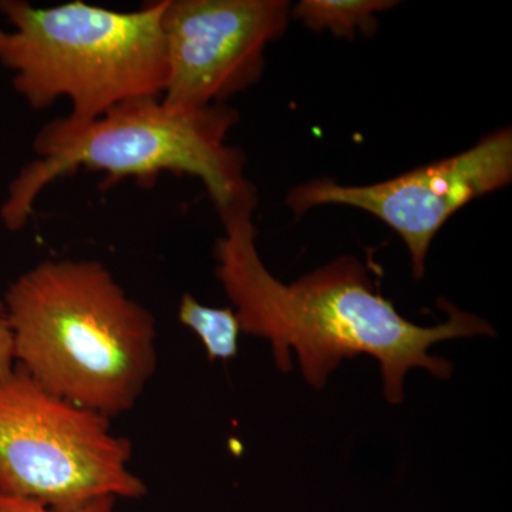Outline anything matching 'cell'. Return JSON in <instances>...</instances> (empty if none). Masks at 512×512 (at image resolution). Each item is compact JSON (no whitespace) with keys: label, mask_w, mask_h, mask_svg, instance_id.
<instances>
[{"label":"cell","mask_w":512,"mask_h":512,"mask_svg":"<svg viewBox=\"0 0 512 512\" xmlns=\"http://www.w3.org/2000/svg\"><path fill=\"white\" fill-rule=\"evenodd\" d=\"M512 181L511 128L493 131L453 157L370 185L318 178L292 188L286 204L296 215L320 205H346L375 215L409 249L414 279L423 278L431 241L457 211Z\"/></svg>","instance_id":"8992f818"},{"label":"cell","mask_w":512,"mask_h":512,"mask_svg":"<svg viewBox=\"0 0 512 512\" xmlns=\"http://www.w3.org/2000/svg\"><path fill=\"white\" fill-rule=\"evenodd\" d=\"M178 319L200 338L211 362H227L237 357L242 330L234 309L211 308L202 305L190 293H184L178 308Z\"/></svg>","instance_id":"9c48e42d"},{"label":"cell","mask_w":512,"mask_h":512,"mask_svg":"<svg viewBox=\"0 0 512 512\" xmlns=\"http://www.w3.org/2000/svg\"><path fill=\"white\" fill-rule=\"evenodd\" d=\"M109 419L47 392L20 367L0 377V491L60 511L140 500L133 447Z\"/></svg>","instance_id":"5b68a950"},{"label":"cell","mask_w":512,"mask_h":512,"mask_svg":"<svg viewBox=\"0 0 512 512\" xmlns=\"http://www.w3.org/2000/svg\"><path fill=\"white\" fill-rule=\"evenodd\" d=\"M258 198L218 212L224 235L215 244V276L234 305L242 333L269 340L282 372L293 369L296 350L306 382L323 389L342 360L370 355L379 360L383 394L390 404L404 400V377L423 367L439 379L453 375L446 359L429 355L434 343L497 333L487 320L440 299L447 320L424 328L404 318L377 291L369 271L352 255L285 285L262 262L252 214Z\"/></svg>","instance_id":"6da1fadb"},{"label":"cell","mask_w":512,"mask_h":512,"mask_svg":"<svg viewBox=\"0 0 512 512\" xmlns=\"http://www.w3.org/2000/svg\"><path fill=\"white\" fill-rule=\"evenodd\" d=\"M164 6L157 0L117 12L86 2L40 8L0 0V13L13 28L0 46V63L33 110L69 100L72 110L63 119L74 126L126 101L161 99L167 83Z\"/></svg>","instance_id":"277c9868"},{"label":"cell","mask_w":512,"mask_h":512,"mask_svg":"<svg viewBox=\"0 0 512 512\" xmlns=\"http://www.w3.org/2000/svg\"><path fill=\"white\" fill-rule=\"evenodd\" d=\"M6 30L0 29V46H2L3 40H5L6 37Z\"/></svg>","instance_id":"7c38bea8"},{"label":"cell","mask_w":512,"mask_h":512,"mask_svg":"<svg viewBox=\"0 0 512 512\" xmlns=\"http://www.w3.org/2000/svg\"><path fill=\"white\" fill-rule=\"evenodd\" d=\"M15 366L12 330H10L8 311H6L3 298H0V377L9 375L15 369Z\"/></svg>","instance_id":"8fae6325"},{"label":"cell","mask_w":512,"mask_h":512,"mask_svg":"<svg viewBox=\"0 0 512 512\" xmlns=\"http://www.w3.org/2000/svg\"><path fill=\"white\" fill-rule=\"evenodd\" d=\"M399 5L392 0H302L292 10L293 18L301 20L313 32H330L339 37L355 39L357 33L372 35L377 30V13Z\"/></svg>","instance_id":"ba28073f"},{"label":"cell","mask_w":512,"mask_h":512,"mask_svg":"<svg viewBox=\"0 0 512 512\" xmlns=\"http://www.w3.org/2000/svg\"><path fill=\"white\" fill-rule=\"evenodd\" d=\"M16 366L47 392L114 419L157 369L153 313L93 259L40 262L3 296Z\"/></svg>","instance_id":"7a4b0ae2"},{"label":"cell","mask_w":512,"mask_h":512,"mask_svg":"<svg viewBox=\"0 0 512 512\" xmlns=\"http://www.w3.org/2000/svg\"><path fill=\"white\" fill-rule=\"evenodd\" d=\"M238 111L225 104L180 110L161 99L126 101L86 124L56 119L33 141L36 160L13 178L0 220L12 232L25 228L47 185L79 168L106 174L103 187L134 178L150 185L161 173L191 175L207 188L217 212L256 197L245 177V156L228 146Z\"/></svg>","instance_id":"3957f363"},{"label":"cell","mask_w":512,"mask_h":512,"mask_svg":"<svg viewBox=\"0 0 512 512\" xmlns=\"http://www.w3.org/2000/svg\"><path fill=\"white\" fill-rule=\"evenodd\" d=\"M289 19L286 0H165L161 100L198 110L245 92L261 79L266 49L284 35Z\"/></svg>","instance_id":"52a82bcc"},{"label":"cell","mask_w":512,"mask_h":512,"mask_svg":"<svg viewBox=\"0 0 512 512\" xmlns=\"http://www.w3.org/2000/svg\"><path fill=\"white\" fill-rule=\"evenodd\" d=\"M116 501L114 498H104V500L96 501V503L80 508V510L60 511L36 503V501L28 500V498L16 497V495L0 491V512H116L114 510Z\"/></svg>","instance_id":"30bf717a"}]
</instances>
